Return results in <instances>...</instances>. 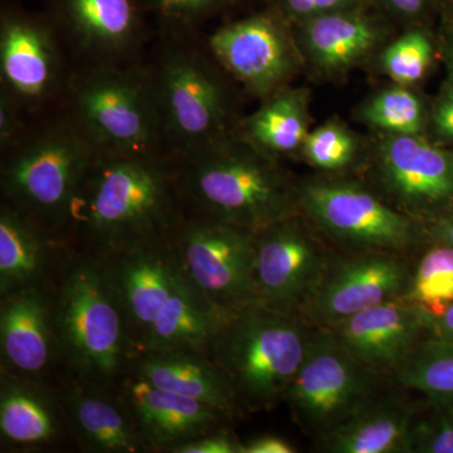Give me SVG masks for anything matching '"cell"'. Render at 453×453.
Returning a JSON list of instances; mask_svg holds the SVG:
<instances>
[{
  "label": "cell",
  "instance_id": "7402d4cb",
  "mask_svg": "<svg viewBox=\"0 0 453 453\" xmlns=\"http://www.w3.org/2000/svg\"><path fill=\"white\" fill-rule=\"evenodd\" d=\"M157 388L217 408L229 416L242 413L223 372L205 354L155 351L140 354L131 371Z\"/></svg>",
  "mask_w": 453,
  "mask_h": 453
},
{
  "label": "cell",
  "instance_id": "b9f144b4",
  "mask_svg": "<svg viewBox=\"0 0 453 453\" xmlns=\"http://www.w3.org/2000/svg\"><path fill=\"white\" fill-rule=\"evenodd\" d=\"M449 65H451V71H453V28L451 31V35H449Z\"/></svg>",
  "mask_w": 453,
  "mask_h": 453
},
{
  "label": "cell",
  "instance_id": "4fadbf2b",
  "mask_svg": "<svg viewBox=\"0 0 453 453\" xmlns=\"http://www.w3.org/2000/svg\"><path fill=\"white\" fill-rule=\"evenodd\" d=\"M154 88L163 131L186 155L220 140L226 118L225 92L198 56L170 57Z\"/></svg>",
  "mask_w": 453,
  "mask_h": 453
},
{
  "label": "cell",
  "instance_id": "836d02e7",
  "mask_svg": "<svg viewBox=\"0 0 453 453\" xmlns=\"http://www.w3.org/2000/svg\"><path fill=\"white\" fill-rule=\"evenodd\" d=\"M242 443L225 426L177 447L173 453H242Z\"/></svg>",
  "mask_w": 453,
  "mask_h": 453
},
{
  "label": "cell",
  "instance_id": "5bb4252c",
  "mask_svg": "<svg viewBox=\"0 0 453 453\" xmlns=\"http://www.w3.org/2000/svg\"><path fill=\"white\" fill-rule=\"evenodd\" d=\"M118 390L145 451L173 453L184 443L225 427L234 418L196 399L157 388L133 372Z\"/></svg>",
  "mask_w": 453,
  "mask_h": 453
},
{
  "label": "cell",
  "instance_id": "7a4b0ae2",
  "mask_svg": "<svg viewBox=\"0 0 453 453\" xmlns=\"http://www.w3.org/2000/svg\"><path fill=\"white\" fill-rule=\"evenodd\" d=\"M100 261L120 301L135 357L155 351H195L210 357L226 315L211 309L190 288L172 244Z\"/></svg>",
  "mask_w": 453,
  "mask_h": 453
},
{
  "label": "cell",
  "instance_id": "30bf717a",
  "mask_svg": "<svg viewBox=\"0 0 453 453\" xmlns=\"http://www.w3.org/2000/svg\"><path fill=\"white\" fill-rule=\"evenodd\" d=\"M74 105L81 130L103 153L155 155L162 119L153 86L101 70L80 80Z\"/></svg>",
  "mask_w": 453,
  "mask_h": 453
},
{
  "label": "cell",
  "instance_id": "5b68a950",
  "mask_svg": "<svg viewBox=\"0 0 453 453\" xmlns=\"http://www.w3.org/2000/svg\"><path fill=\"white\" fill-rule=\"evenodd\" d=\"M175 175L189 213L253 232L299 213L297 190L257 148L220 139L187 154Z\"/></svg>",
  "mask_w": 453,
  "mask_h": 453
},
{
  "label": "cell",
  "instance_id": "ba28073f",
  "mask_svg": "<svg viewBox=\"0 0 453 453\" xmlns=\"http://www.w3.org/2000/svg\"><path fill=\"white\" fill-rule=\"evenodd\" d=\"M392 384L351 356L332 330L316 326L283 403L290 408L296 425L315 441Z\"/></svg>",
  "mask_w": 453,
  "mask_h": 453
},
{
  "label": "cell",
  "instance_id": "d6986e66",
  "mask_svg": "<svg viewBox=\"0 0 453 453\" xmlns=\"http://www.w3.org/2000/svg\"><path fill=\"white\" fill-rule=\"evenodd\" d=\"M71 253L61 237L2 203L0 299L28 288H50Z\"/></svg>",
  "mask_w": 453,
  "mask_h": 453
},
{
  "label": "cell",
  "instance_id": "f546056e",
  "mask_svg": "<svg viewBox=\"0 0 453 453\" xmlns=\"http://www.w3.org/2000/svg\"><path fill=\"white\" fill-rule=\"evenodd\" d=\"M365 120L401 135H418L423 127V105L410 89L395 88L380 92L363 111Z\"/></svg>",
  "mask_w": 453,
  "mask_h": 453
},
{
  "label": "cell",
  "instance_id": "60d3db41",
  "mask_svg": "<svg viewBox=\"0 0 453 453\" xmlns=\"http://www.w3.org/2000/svg\"><path fill=\"white\" fill-rule=\"evenodd\" d=\"M205 2H208V0H164V3H165L168 7L173 8L196 7V5Z\"/></svg>",
  "mask_w": 453,
  "mask_h": 453
},
{
  "label": "cell",
  "instance_id": "4316f807",
  "mask_svg": "<svg viewBox=\"0 0 453 453\" xmlns=\"http://www.w3.org/2000/svg\"><path fill=\"white\" fill-rule=\"evenodd\" d=\"M247 134L256 148L290 153L308 136L305 100L300 92H285L268 101L247 122Z\"/></svg>",
  "mask_w": 453,
  "mask_h": 453
},
{
  "label": "cell",
  "instance_id": "4dcf8cb0",
  "mask_svg": "<svg viewBox=\"0 0 453 453\" xmlns=\"http://www.w3.org/2000/svg\"><path fill=\"white\" fill-rule=\"evenodd\" d=\"M432 61V44L422 32L407 33L384 50L381 65L393 81L411 85L419 81Z\"/></svg>",
  "mask_w": 453,
  "mask_h": 453
},
{
  "label": "cell",
  "instance_id": "9a60e30c",
  "mask_svg": "<svg viewBox=\"0 0 453 453\" xmlns=\"http://www.w3.org/2000/svg\"><path fill=\"white\" fill-rule=\"evenodd\" d=\"M380 178L399 211L410 217L434 213L453 202V155L418 135L395 134L384 142Z\"/></svg>",
  "mask_w": 453,
  "mask_h": 453
},
{
  "label": "cell",
  "instance_id": "7c38bea8",
  "mask_svg": "<svg viewBox=\"0 0 453 453\" xmlns=\"http://www.w3.org/2000/svg\"><path fill=\"white\" fill-rule=\"evenodd\" d=\"M297 217L256 232L253 282L259 303L300 315L335 250Z\"/></svg>",
  "mask_w": 453,
  "mask_h": 453
},
{
  "label": "cell",
  "instance_id": "e575fe53",
  "mask_svg": "<svg viewBox=\"0 0 453 453\" xmlns=\"http://www.w3.org/2000/svg\"><path fill=\"white\" fill-rule=\"evenodd\" d=\"M434 129L438 138L453 142V71L434 109Z\"/></svg>",
  "mask_w": 453,
  "mask_h": 453
},
{
  "label": "cell",
  "instance_id": "8d00e7d4",
  "mask_svg": "<svg viewBox=\"0 0 453 453\" xmlns=\"http://www.w3.org/2000/svg\"><path fill=\"white\" fill-rule=\"evenodd\" d=\"M426 237L432 242L445 243L453 247V214L437 217L425 228Z\"/></svg>",
  "mask_w": 453,
  "mask_h": 453
},
{
  "label": "cell",
  "instance_id": "2e32d148",
  "mask_svg": "<svg viewBox=\"0 0 453 453\" xmlns=\"http://www.w3.org/2000/svg\"><path fill=\"white\" fill-rule=\"evenodd\" d=\"M52 286L0 299L2 372L46 381L50 372L61 366Z\"/></svg>",
  "mask_w": 453,
  "mask_h": 453
},
{
  "label": "cell",
  "instance_id": "d6a6232c",
  "mask_svg": "<svg viewBox=\"0 0 453 453\" xmlns=\"http://www.w3.org/2000/svg\"><path fill=\"white\" fill-rule=\"evenodd\" d=\"M303 153L316 168L339 170L353 160L356 144L348 131L338 125L327 124L308 134Z\"/></svg>",
  "mask_w": 453,
  "mask_h": 453
},
{
  "label": "cell",
  "instance_id": "1f68e13d",
  "mask_svg": "<svg viewBox=\"0 0 453 453\" xmlns=\"http://www.w3.org/2000/svg\"><path fill=\"white\" fill-rule=\"evenodd\" d=\"M411 453H453V402L423 399L411 438Z\"/></svg>",
  "mask_w": 453,
  "mask_h": 453
},
{
  "label": "cell",
  "instance_id": "44dd1931",
  "mask_svg": "<svg viewBox=\"0 0 453 453\" xmlns=\"http://www.w3.org/2000/svg\"><path fill=\"white\" fill-rule=\"evenodd\" d=\"M211 50L247 88L266 94L286 79L291 53L285 35L267 18H252L214 33Z\"/></svg>",
  "mask_w": 453,
  "mask_h": 453
},
{
  "label": "cell",
  "instance_id": "603a6c76",
  "mask_svg": "<svg viewBox=\"0 0 453 453\" xmlns=\"http://www.w3.org/2000/svg\"><path fill=\"white\" fill-rule=\"evenodd\" d=\"M46 381L2 372L0 434L7 445L35 449L52 445L65 422L56 389Z\"/></svg>",
  "mask_w": 453,
  "mask_h": 453
},
{
  "label": "cell",
  "instance_id": "8992f818",
  "mask_svg": "<svg viewBox=\"0 0 453 453\" xmlns=\"http://www.w3.org/2000/svg\"><path fill=\"white\" fill-rule=\"evenodd\" d=\"M98 154L81 127L47 131L3 165V199L64 240L74 199Z\"/></svg>",
  "mask_w": 453,
  "mask_h": 453
},
{
  "label": "cell",
  "instance_id": "83f0119b",
  "mask_svg": "<svg viewBox=\"0 0 453 453\" xmlns=\"http://www.w3.org/2000/svg\"><path fill=\"white\" fill-rule=\"evenodd\" d=\"M401 299L428 320L445 314L453 303V247L432 242L414 259L410 285Z\"/></svg>",
  "mask_w": 453,
  "mask_h": 453
},
{
  "label": "cell",
  "instance_id": "52a82bcc",
  "mask_svg": "<svg viewBox=\"0 0 453 453\" xmlns=\"http://www.w3.org/2000/svg\"><path fill=\"white\" fill-rule=\"evenodd\" d=\"M299 211L336 251L414 256L425 228L359 184L316 180L297 189Z\"/></svg>",
  "mask_w": 453,
  "mask_h": 453
},
{
  "label": "cell",
  "instance_id": "8fae6325",
  "mask_svg": "<svg viewBox=\"0 0 453 453\" xmlns=\"http://www.w3.org/2000/svg\"><path fill=\"white\" fill-rule=\"evenodd\" d=\"M414 256L334 251L300 315L312 326L333 325L403 296Z\"/></svg>",
  "mask_w": 453,
  "mask_h": 453
},
{
  "label": "cell",
  "instance_id": "e0dca14e",
  "mask_svg": "<svg viewBox=\"0 0 453 453\" xmlns=\"http://www.w3.org/2000/svg\"><path fill=\"white\" fill-rule=\"evenodd\" d=\"M326 329L362 365L389 380L431 335L428 319L403 299L387 301Z\"/></svg>",
  "mask_w": 453,
  "mask_h": 453
},
{
  "label": "cell",
  "instance_id": "3957f363",
  "mask_svg": "<svg viewBox=\"0 0 453 453\" xmlns=\"http://www.w3.org/2000/svg\"><path fill=\"white\" fill-rule=\"evenodd\" d=\"M52 296L64 377L118 389L135 353L103 262L71 253L53 283Z\"/></svg>",
  "mask_w": 453,
  "mask_h": 453
},
{
  "label": "cell",
  "instance_id": "d4e9b609",
  "mask_svg": "<svg viewBox=\"0 0 453 453\" xmlns=\"http://www.w3.org/2000/svg\"><path fill=\"white\" fill-rule=\"evenodd\" d=\"M306 43L316 64L327 71L348 67L372 49L375 33L357 14H325L306 29Z\"/></svg>",
  "mask_w": 453,
  "mask_h": 453
},
{
  "label": "cell",
  "instance_id": "d590c367",
  "mask_svg": "<svg viewBox=\"0 0 453 453\" xmlns=\"http://www.w3.org/2000/svg\"><path fill=\"white\" fill-rule=\"evenodd\" d=\"M296 447L290 441L277 434H261L243 441L242 453H295Z\"/></svg>",
  "mask_w": 453,
  "mask_h": 453
},
{
  "label": "cell",
  "instance_id": "9c48e42d",
  "mask_svg": "<svg viewBox=\"0 0 453 453\" xmlns=\"http://www.w3.org/2000/svg\"><path fill=\"white\" fill-rule=\"evenodd\" d=\"M256 232L189 213L172 250L184 279L211 309L226 315L257 301Z\"/></svg>",
  "mask_w": 453,
  "mask_h": 453
},
{
  "label": "cell",
  "instance_id": "484cf974",
  "mask_svg": "<svg viewBox=\"0 0 453 453\" xmlns=\"http://www.w3.org/2000/svg\"><path fill=\"white\" fill-rule=\"evenodd\" d=\"M392 381L427 401L453 402V342L427 336L399 366Z\"/></svg>",
  "mask_w": 453,
  "mask_h": 453
},
{
  "label": "cell",
  "instance_id": "ac0fdd59",
  "mask_svg": "<svg viewBox=\"0 0 453 453\" xmlns=\"http://www.w3.org/2000/svg\"><path fill=\"white\" fill-rule=\"evenodd\" d=\"M423 401L393 383L353 416L315 440L327 453H411L414 423Z\"/></svg>",
  "mask_w": 453,
  "mask_h": 453
},
{
  "label": "cell",
  "instance_id": "ab89813d",
  "mask_svg": "<svg viewBox=\"0 0 453 453\" xmlns=\"http://www.w3.org/2000/svg\"><path fill=\"white\" fill-rule=\"evenodd\" d=\"M393 7L407 14H414L422 8L423 0H389Z\"/></svg>",
  "mask_w": 453,
  "mask_h": 453
},
{
  "label": "cell",
  "instance_id": "cb8c5ba5",
  "mask_svg": "<svg viewBox=\"0 0 453 453\" xmlns=\"http://www.w3.org/2000/svg\"><path fill=\"white\" fill-rule=\"evenodd\" d=\"M52 44L43 32L25 23L3 29L0 68L9 88L22 97L37 98L50 88L53 77Z\"/></svg>",
  "mask_w": 453,
  "mask_h": 453
},
{
  "label": "cell",
  "instance_id": "f1b7e54d",
  "mask_svg": "<svg viewBox=\"0 0 453 453\" xmlns=\"http://www.w3.org/2000/svg\"><path fill=\"white\" fill-rule=\"evenodd\" d=\"M73 14L83 42L103 50H115L129 40L134 27L130 0H73Z\"/></svg>",
  "mask_w": 453,
  "mask_h": 453
},
{
  "label": "cell",
  "instance_id": "f35d334b",
  "mask_svg": "<svg viewBox=\"0 0 453 453\" xmlns=\"http://www.w3.org/2000/svg\"><path fill=\"white\" fill-rule=\"evenodd\" d=\"M431 335L453 342V303L440 318L428 320Z\"/></svg>",
  "mask_w": 453,
  "mask_h": 453
},
{
  "label": "cell",
  "instance_id": "277c9868",
  "mask_svg": "<svg viewBox=\"0 0 453 453\" xmlns=\"http://www.w3.org/2000/svg\"><path fill=\"white\" fill-rule=\"evenodd\" d=\"M315 327L299 314L259 301L225 316L210 357L231 383L242 412H266L283 403Z\"/></svg>",
  "mask_w": 453,
  "mask_h": 453
},
{
  "label": "cell",
  "instance_id": "ffe728a7",
  "mask_svg": "<svg viewBox=\"0 0 453 453\" xmlns=\"http://www.w3.org/2000/svg\"><path fill=\"white\" fill-rule=\"evenodd\" d=\"M56 390L65 425L85 451L145 452L118 389L64 377Z\"/></svg>",
  "mask_w": 453,
  "mask_h": 453
},
{
  "label": "cell",
  "instance_id": "74e56055",
  "mask_svg": "<svg viewBox=\"0 0 453 453\" xmlns=\"http://www.w3.org/2000/svg\"><path fill=\"white\" fill-rule=\"evenodd\" d=\"M348 0H286L291 11L297 14H312L342 7Z\"/></svg>",
  "mask_w": 453,
  "mask_h": 453
},
{
  "label": "cell",
  "instance_id": "6da1fadb",
  "mask_svg": "<svg viewBox=\"0 0 453 453\" xmlns=\"http://www.w3.org/2000/svg\"><path fill=\"white\" fill-rule=\"evenodd\" d=\"M177 175L155 155L100 151L74 199L64 240L106 259L172 244L187 219Z\"/></svg>",
  "mask_w": 453,
  "mask_h": 453
}]
</instances>
